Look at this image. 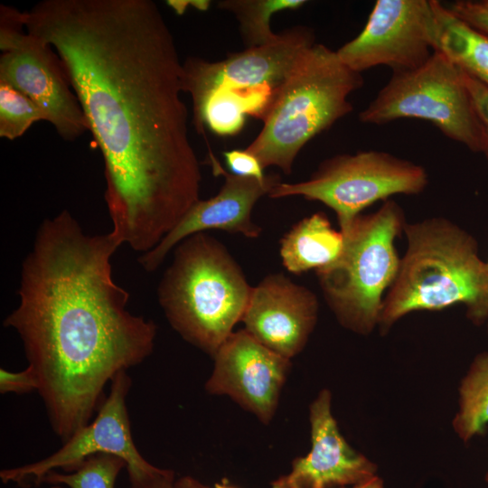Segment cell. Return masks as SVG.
Instances as JSON below:
<instances>
[{
	"label": "cell",
	"mask_w": 488,
	"mask_h": 488,
	"mask_svg": "<svg viewBox=\"0 0 488 488\" xmlns=\"http://www.w3.org/2000/svg\"><path fill=\"white\" fill-rule=\"evenodd\" d=\"M22 17L57 53L101 152L110 233L152 250L200 200L202 180L183 62L157 5L43 0Z\"/></svg>",
	"instance_id": "cell-1"
},
{
	"label": "cell",
	"mask_w": 488,
	"mask_h": 488,
	"mask_svg": "<svg viewBox=\"0 0 488 488\" xmlns=\"http://www.w3.org/2000/svg\"><path fill=\"white\" fill-rule=\"evenodd\" d=\"M121 245L91 235L67 210L40 225L24 258L19 304L4 320L38 380L52 429L63 442L87 426L108 382L153 352L156 324L127 309L112 277Z\"/></svg>",
	"instance_id": "cell-2"
},
{
	"label": "cell",
	"mask_w": 488,
	"mask_h": 488,
	"mask_svg": "<svg viewBox=\"0 0 488 488\" xmlns=\"http://www.w3.org/2000/svg\"><path fill=\"white\" fill-rule=\"evenodd\" d=\"M408 249L383 300L379 324L388 330L413 311L464 304L475 324L488 319V267L476 240L444 219L406 224Z\"/></svg>",
	"instance_id": "cell-3"
},
{
	"label": "cell",
	"mask_w": 488,
	"mask_h": 488,
	"mask_svg": "<svg viewBox=\"0 0 488 488\" xmlns=\"http://www.w3.org/2000/svg\"><path fill=\"white\" fill-rule=\"evenodd\" d=\"M251 291L227 249L199 232L175 247L158 300L175 332L212 357L241 322Z\"/></svg>",
	"instance_id": "cell-4"
},
{
	"label": "cell",
	"mask_w": 488,
	"mask_h": 488,
	"mask_svg": "<svg viewBox=\"0 0 488 488\" xmlns=\"http://www.w3.org/2000/svg\"><path fill=\"white\" fill-rule=\"evenodd\" d=\"M362 85L361 73L343 64L336 52L313 44L301 55L261 131L245 149L264 168L277 166L290 174L304 145L352 110L348 97Z\"/></svg>",
	"instance_id": "cell-5"
},
{
	"label": "cell",
	"mask_w": 488,
	"mask_h": 488,
	"mask_svg": "<svg viewBox=\"0 0 488 488\" xmlns=\"http://www.w3.org/2000/svg\"><path fill=\"white\" fill-rule=\"evenodd\" d=\"M404 215L394 201L369 215H359L343 232L341 257L316 271L324 296L346 328L369 333L380 321L382 295L394 283L400 266L394 247L404 229Z\"/></svg>",
	"instance_id": "cell-6"
},
{
	"label": "cell",
	"mask_w": 488,
	"mask_h": 488,
	"mask_svg": "<svg viewBox=\"0 0 488 488\" xmlns=\"http://www.w3.org/2000/svg\"><path fill=\"white\" fill-rule=\"evenodd\" d=\"M400 118L429 121L446 137L482 153L483 128L463 71L442 52H434L415 70L392 72L387 84L359 114L360 121L375 125Z\"/></svg>",
	"instance_id": "cell-7"
},
{
	"label": "cell",
	"mask_w": 488,
	"mask_h": 488,
	"mask_svg": "<svg viewBox=\"0 0 488 488\" xmlns=\"http://www.w3.org/2000/svg\"><path fill=\"white\" fill-rule=\"evenodd\" d=\"M313 32L296 26L267 45L247 48L218 61L189 58L183 86L192 101L217 95L239 105L247 116L264 121L301 55L314 44Z\"/></svg>",
	"instance_id": "cell-8"
},
{
	"label": "cell",
	"mask_w": 488,
	"mask_h": 488,
	"mask_svg": "<svg viewBox=\"0 0 488 488\" xmlns=\"http://www.w3.org/2000/svg\"><path fill=\"white\" fill-rule=\"evenodd\" d=\"M427 183L422 166L386 152L369 150L327 159L307 181L280 182L268 196H303L321 202L334 211L343 232L366 207L393 194H418Z\"/></svg>",
	"instance_id": "cell-9"
},
{
	"label": "cell",
	"mask_w": 488,
	"mask_h": 488,
	"mask_svg": "<svg viewBox=\"0 0 488 488\" xmlns=\"http://www.w3.org/2000/svg\"><path fill=\"white\" fill-rule=\"evenodd\" d=\"M0 81L31 99L67 141L89 131L80 101L52 49L28 32L22 11L0 5Z\"/></svg>",
	"instance_id": "cell-10"
},
{
	"label": "cell",
	"mask_w": 488,
	"mask_h": 488,
	"mask_svg": "<svg viewBox=\"0 0 488 488\" xmlns=\"http://www.w3.org/2000/svg\"><path fill=\"white\" fill-rule=\"evenodd\" d=\"M132 385L127 371L117 374L98 415L63 442L49 456L17 467L0 471L3 483H41L51 471L76 469L87 458L99 454L120 456L127 464L132 488H140L162 468L150 464L137 450L131 434L127 397Z\"/></svg>",
	"instance_id": "cell-11"
},
{
	"label": "cell",
	"mask_w": 488,
	"mask_h": 488,
	"mask_svg": "<svg viewBox=\"0 0 488 488\" xmlns=\"http://www.w3.org/2000/svg\"><path fill=\"white\" fill-rule=\"evenodd\" d=\"M435 25L434 0H378L362 31L336 53L358 73L379 65L412 70L434 52Z\"/></svg>",
	"instance_id": "cell-12"
},
{
	"label": "cell",
	"mask_w": 488,
	"mask_h": 488,
	"mask_svg": "<svg viewBox=\"0 0 488 488\" xmlns=\"http://www.w3.org/2000/svg\"><path fill=\"white\" fill-rule=\"evenodd\" d=\"M212 359L205 390L230 398L261 423L269 424L277 412L291 360L268 349L245 329L233 332Z\"/></svg>",
	"instance_id": "cell-13"
},
{
	"label": "cell",
	"mask_w": 488,
	"mask_h": 488,
	"mask_svg": "<svg viewBox=\"0 0 488 488\" xmlns=\"http://www.w3.org/2000/svg\"><path fill=\"white\" fill-rule=\"evenodd\" d=\"M209 159L213 174L224 177L222 187L215 196L198 200L155 248L140 256L139 264L145 271L157 269L170 250L195 233L221 230L247 238L259 236L261 228L251 220V212L256 202L280 183L279 175L241 177L224 170L212 153Z\"/></svg>",
	"instance_id": "cell-14"
},
{
	"label": "cell",
	"mask_w": 488,
	"mask_h": 488,
	"mask_svg": "<svg viewBox=\"0 0 488 488\" xmlns=\"http://www.w3.org/2000/svg\"><path fill=\"white\" fill-rule=\"evenodd\" d=\"M311 448L269 488H343L377 475V466L341 434L332 412V394L323 389L309 407Z\"/></svg>",
	"instance_id": "cell-15"
},
{
	"label": "cell",
	"mask_w": 488,
	"mask_h": 488,
	"mask_svg": "<svg viewBox=\"0 0 488 488\" xmlns=\"http://www.w3.org/2000/svg\"><path fill=\"white\" fill-rule=\"evenodd\" d=\"M317 314L313 292L283 274H272L252 287L241 322L257 341L291 360L305 346Z\"/></svg>",
	"instance_id": "cell-16"
},
{
	"label": "cell",
	"mask_w": 488,
	"mask_h": 488,
	"mask_svg": "<svg viewBox=\"0 0 488 488\" xmlns=\"http://www.w3.org/2000/svg\"><path fill=\"white\" fill-rule=\"evenodd\" d=\"M344 247L342 231L335 230L323 212L298 221L281 239L280 256L286 269L302 274L326 268L341 257Z\"/></svg>",
	"instance_id": "cell-17"
},
{
	"label": "cell",
	"mask_w": 488,
	"mask_h": 488,
	"mask_svg": "<svg viewBox=\"0 0 488 488\" xmlns=\"http://www.w3.org/2000/svg\"><path fill=\"white\" fill-rule=\"evenodd\" d=\"M434 52H442L464 72L488 87V36L434 0Z\"/></svg>",
	"instance_id": "cell-18"
},
{
	"label": "cell",
	"mask_w": 488,
	"mask_h": 488,
	"mask_svg": "<svg viewBox=\"0 0 488 488\" xmlns=\"http://www.w3.org/2000/svg\"><path fill=\"white\" fill-rule=\"evenodd\" d=\"M488 425V352L476 355L459 387V408L453 420L457 436L467 442Z\"/></svg>",
	"instance_id": "cell-19"
},
{
	"label": "cell",
	"mask_w": 488,
	"mask_h": 488,
	"mask_svg": "<svg viewBox=\"0 0 488 488\" xmlns=\"http://www.w3.org/2000/svg\"><path fill=\"white\" fill-rule=\"evenodd\" d=\"M305 0H224L219 7L234 14L248 48L269 44L279 38L270 29V19L277 12L297 9Z\"/></svg>",
	"instance_id": "cell-20"
},
{
	"label": "cell",
	"mask_w": 488,
	"mask_h": 488,
	"mask_svg": "<svg viewBox=\"0 0 488 488\" xmlns=\"http://www.w3.org/2000/svg\"><path fill=\"white\" fill-rule=\"evenodd\" d=\"M127 464L120 456L99 454L84 460L73 472H49L42 483L67 488H115L116 480Z\"/></svg>",
	"instance_id": "cell-21"
},
{
	"label": "cell",
	"mask_w": 488,
	"mask_h": 488,
	"mask_svg": "<svg viewBox=\"0 0 488 488\" xmlns=\"http://www.w3.org/2000/svg\"><path fill=\"white\" fill-rule=\"evenodd\" d=\"M45 117L37 105L23 92L0 81V136L14 140L35 122Z\"/></svg>",
	"instance_id": "cell-22"
},
{
	"label": "cell",
	"mask_w": 488,
	"mask_h": 488,
	"mask_svg": "<svg viewBox=\"0 0 488 488\" xmlns=\"http://www.w3.org/2000/svg\"><path fill=\"white\" fill-rule=\"evenodd\" d=\"M445 5L463 22L488 36V0H458Z\"/></svg>",
	"instance_id": "cell-23"
},
{
	"label": "cell",
	"mask_w": 488,
	"mask_h": 488,
	"mask_svg": "<svg viewBox=\"0 0 488 488\" xmlns=\"http://www.w3.org/2000/svg\"><path fill=\"white\" fill-rule=\"evenodd\" d=\"M224 159L227 164L230 173L249 178L263 179L264 167L256 155L244 150H230L224 152Z\"/></svg>",
	"instance_id": "cell-24"
},
{
	"label": "cell",
	"mask_w": 488,
	"mask_h": 488,
	"mask_svg": "<svg viewBox=\"0 0 488 488\" xmlns=\"http://www.w3.org/2000/svg\"><path fill=\"white\" fill-rule=\"evenodd\" d=\"M463 77L482 125L483 134L482 153L488 162V87L464 71Z\"/></svg>",
	"instance_id": "cell-25"
},
{
	"label": "cell",
	"mask_w": 488,
	"mask_h": 488,
	"mask_svg": "<svg viewBox=\"0 0 488 488\" xmlns=\"http://www.w3.org/2000/svg\"><path fill=\"white\" fill-rule=\"evenodd\" d=\"M38 380L33 370L27 366L20 371L0 369V393L24 394L37 391Z\"/></svg>",
	"instance_id": "cell-26"
},
{
	"label": "cell",
	"mask_w": 488,
	"mask_h": 488,
	"mask_svg": "<svg viewBox=\"0 0 488 488\" xmlns=\"http://www.w3.org/2000/svg\"><path fill=\"white\" fill-rule=\"evenodd\" d=\"M175 480L173 470L162 468L158 474L148 479L140 488H174Z\"/></svg>",
	"instance_id": "cell-27"
},
{
	"label": "cell",
	"mask_w": 488,
	"mask_h": 488,
	"mask_svg": "<svg viewBox=\"0 0 488 488\" xmlns=\"http://www.w3.org/2000/svg\"><path fill=\"white\" fill-rule=\"evenodd\" d=\"M174 488H210L198 479L185 475L179 477L174 482Z\"/></svg>",
	"instance_id": "cell-28"
},
{
	"label": "cell",
	"mask_w": 488,
	"mask_h": 488,
	"mask_svg": "<svg viewBox=\"0 0 488 488\" xmlns=\"http://www.w3.org/2000/svg\"><path fill=\"white\" fill-rule=\"evenodd\" d=\"M343 488H384V484L382 479L375 475L361 483Z\"/></svg>",
	"instance_id": "cell-29"
},
{
	"label": "cell",
	"mask_w": 488,
	"mask_h": 488,
	"mask_svg": "<svg viewBox=\"0 0 488 488\" xmlns=\"http://www.w3.org/2000/svg\"><path fill=\"white\" fill-rule=\"evenodd\" d=\"M213 488H239L238 486L230 483L228 481H221V483H215Z\"/></svg>",
	"instance_id": "cell-30"
},
{
	"label": "cell",
	"mask_w": 488,
	"mask_h": 488,
	"mask_svg": "<svg viewBox=\"0 0 488 488\" xmlns=\"http://www.w3.org/2000/svg\"><path fill=\"white\" fill-rule=\"evenodd\" d=\"M50 488H66V487H62L61 485H52Z\"/></svg>",
	"instance_id": "cell-31"
},
{
	"label": "cell",
	"mask_w": 488,
	"mask_h": 488,
	"mask_svg": "<svg viewBox=\"0 0 488 488\" xmlns=\"http://www.w3.org/2000/svg\"><path fill=\"white\" fill-rule=\"evenodd\" d=\"M485 481H486V483H488V473H487L486 475H485Z\"/></svg>",
	"instance_id": "cell-32"
},
{
	"label": "cell",
	"mask_w": 488,
	"mask_h": 488,
	"mask_svg": "<svg viewBox=\"0 0 488 488\" xmlns=\"http://www.w3.org/2000/svg\"><path fill=\"white\" fill-rule=\"evenodd\" d=\"M487 267H488V263H487Z\"/></svg>",
	"instance_id": "cell-33"
}]
</instances>
